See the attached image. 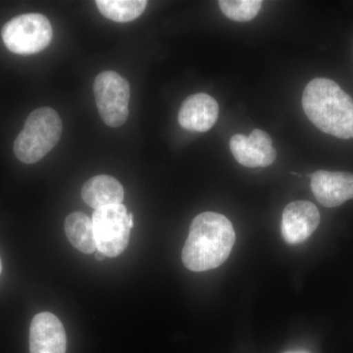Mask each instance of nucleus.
I'll return each instance as SVG.
<instances>
[{
    "label": "nucleus",
    "mask_w": 353,
    "mask_h": 353,
    "mask_svg": "<svg viewBox=\"0 0 353 353\" xmlns=\"http://www.w3.org/2000/svg\"><path fill=\"white\" fill-rule=\"evenodd\" d=\"M320 224V213L312 202L296 201L285 206L281 231L290 245L307 240Z\"/></svg>",
    "instance_id": "0eeeda50"
},
{
    "label": "nucleus",
    "mask_w": 353,
    "mask_h": 353,
    "mask_svg": "<svg viewBox=\"0 0 353 353\" xmlns=\"http://www.w3.org/2000/svg\"><path fill=\"white\" fill-rule=\"evenodd\" d=\"M230 150L236 161L248 168L262 167V157L259 150L243 134H234L230 141Z\"/></svg>",
    "instance_id": "2eb2a0df"
},
{
    "label": "nucleus",
    "mask_w": 353,
    "mask_h": 353,
    "mask_svg": "<svg viewBox=\"0 0 353 353\" xmlns=\"http://www.w3.org/2000/svg\"><path fill=\"white\" fill-rule=\"evenodd\" d=\"M221 11L234 22H248L256 17L261 9V0H221Z\"/></svg>",
    "instance_id": "4468645a"
},
{
    "label": "nucleus",
    "mask_w": 353,
    "mask_h": 353,
    "mask_svg": "<svg viewBox=\"0 0 353 353\" xmlns=\"http://www.w3.org/2000/svg\"><path fill=\"white\" fill-rule=\"evenodd\" d=\"M124 196V188L119 181L106 175L90 179L82 189L83 201L95 210L105 206L122 204Z\"/></svg>",
    "instance_id": "9b49d317"
},
{
    "label": "nucleus",
    "mask_w": 353,
    "mask_h": 353,
    "mask_svg": "<svg viewBox=\"0 0 353 353\" xmlns=\"http://www.w3.org/2000/svg\"><path fill=\"white\" fill-rule=\"evenodd\" d=\"M97 8L108 19L117 23L131 22L145 10V0H97Z\"/></svg>",
    "instance_id": "ddd939ff"
},
{
    "label": "nucleus",
    "mask_w": 353,
    "mask_h": 353,
    "mask_svg": "<svg viewBox=\"0 0 353 353\" xmlns=\"http://www.w3.org/2000/svg\"><path fill=\"white\" fill-rule=\"evenodd\" d=\"M306 116L320 131L336 138H353V101L340 85L326 78H316L303 94Z\"/></svg>",
    "instance_id": "f03ea898"
},
{
    "label": "nucleus",
    "mask_w": 353,
    "mask_h": 353,
    "mask_svg": "<svg viewBox=\"0 0 353 353\" xmlns=\"http://www.w3.org/2000/svg\"><path fill=\"white\" fill-rule=\"evenodd\" d=\"M2 271V263H1V259H0V274H1Z\"/></svg>",
    "instance_id": "aec40b11"
},
{
    "label": "nucleus",
    "mask_w": 353,
    "mask_h": 353,
    "mask_svg": "<svg viewBox=\"0 0 353 353\" xmlns=\"http://www.w3.org/2000/svg\"><path fill=\"white\" fill-rule=\"evenodd\" d=\"M94 94L103 122L111 128L122 126L129 116L131 95L126 79L116 72H102L95 78Z\"/></svg>",
    "instance_id": "423d86ee"
},
{
    "label": "nucleus",
    "mask_w": 353,
    "mask_h": 353,
    "mask_svg": "<svg viewBox=\"0 0 353 353\" xmlns=\"http://www.w3.org/2000/svg\"><path fill=\"white\" fill-rule=\"evenodd\" d=\"M285 353H309L308 352H305V350H296V352H289Z\"/></svg>",
    "instance_id": "6ab92c4d"
},
{
    "label": "nucleus",
    "mask_w": 353,
    "mask_h": 353,
    "mask_svg": "<svg viewBox=\"0 0 353 353\" xmlns=\"http://www.w3.org/2000/svg\"><path fill=\"white\" fill-rule=\"evenodd\" d=\"M311 190L325 208H338L353 199V174L319 170L311 175Z\"/></svg>",
    "instance_id": "6e6552de"
},
{
    "label": "nucleus",
    "mask_w": 353,
    "mask_h": 353,
    "mask_svg": "<svg viewBox=\"0 0 353 353\" xmlns=\"http://www.w3.org/2000/svg\"><path fill=\"white\" fill-rule=\"evenodd\" d=\"M106 257L108 256H106L105 254H103V253L101 252H97V253H95V259L99 260V261H102V260L105 259Z\"/></svg>",
    "instance_id": "f3484780"
},
{
    "label": "nucleus",
    "mask_w": 353,
    "mask_h": 353,
    "mask_svg": "<svg viewBox=\"0 0 353 353\" xmlns=\"http://www.w3.org/2000/svg\"><path fill=\"white\" fill-rule=\"evenodd\" d=\"M67 338L63 324L50 312L34 316L30 327V352L66 353Z\"/></svg>",
    "instance_id": "1a4fd4ad"
},
{
    "label": "nucleus",
    "mask_w": 353,
    "mask_h": 353,
    "mask_svg": "<svg viewBox=\"0 0 353 353\" xmlns=\"http://www.w3.org/2000/svg\"><path fill=\"white\" fill-rule=\"evenodd\" d=\"M129 223L130 227H131V229H132V227H134V215L129 214Z\"/></svg>",
    "instance_id": "a211bd4d"
},
{
    "label": "nucleus",
    "mask_w": 353,
    "mask_h": 353,
    "mask_svg": "<svg viewBox=\"0 0 353 353\" xmlns=\"http://www.w3.org/2000/svg\"><path fill=\"white\" fill-rule=\"evenodd\" d=\"M53 31L50 20L39 13H26L17 16L4 25L1 37L11 52L32 55L41 52L50 46Z\"/></svg>",
    "instance_id": "20e7f679"
},
{
    "label": "nucleus",
    "mask_w": 353,
    "mask_h": 353,
    "mask_svg": "<svg viewBox=\"0 0 353 353\" xmlns=\"http://www.w3.org/2000/svg\"><path fill=\"white\" fill-rule=\"evenodd\" d=\"M234 241L231 221L218 213H201L190 225L182 252L183 263L190 271L212 270L226 261Z\"/></svg>",
    "instance_id": "f257e3e1"
},
{
    "label": "nucleus",
    "mask_w": 353,
    "mask_h": 353,
    "mask_svg": "<svg viewBox=\"0 0 353 353\" xmlns=\"http://www.w3.org/2000/svg\"><path fill=\"white\" fill-rule=\"evenodd\" d=\"M248 141L262 157V167L270 166L275 161L277 153L273 148L271 137L262 130L255 129L248 137Z\"/></svg>",
    "instance_id": "dca6fc26"
},
{
    "label": "nucleus",
    "mask_w": 353,
    "mask_h": 353,
    "mask_svg": "<svg viewBox=\"0 0 353 353\" xmlns=\"http://www.w3.org/2000/svg\"><path fill=\"white\" fill-rule=\"evenodd\" d=\"M92 221L97 252L116 257L126 250L132 230L126 206L115 204L97 209Z\"/></svg>",
    "instance_id": "39448f33"
},
{
    "label": "nucleus",
    "mask_w": 353,
    "mask_h": 353,
    "mask_svg": "<svg viewBox=\"0 0 353 353\" xmlns=\"http://www.w3.org/2000/svg\"><path fill=\"white\" fill-rule=\"evenodd\" d=\"M219 117V105L212 97L203 92L183 101L179 111V124L190 132H208Z\"/></svg>",
    "instance_id": "9d476101"
},
{
    "label": "nucleus",
    "mask_w": 353,
    "mask_h": 353,
    "mask_svg": "<svg viewBox=\"0 0 353 353\" xmlns=\"http://www.w3.org/2000/svg\"><path fill=\"white\" fill-rule=\"evenodd\" d=\"M62 128L61 119L54 109L41 108L32 111L14 141L16 157L23 163H37L57 145Z\"/></svg>",
    "instance_id": "7ed1b4c3"
},
{
    "label": "nucleus",
    "mask_w": 353,
    "mask_h": 353,
    "mask_svg": "<svg viewBox=\"0 0 353 353\" xmlns=\"http://www.w3.org/2000/svg\"><path fill=\"white\" fill-rule=\"evenodd\" d=\"M65 233L79 252L92 254L97 250L92 221L82 212H74L65 220Z\"/></svg>",
    "instance_id": "f8f14e48"
}]
</instances>
